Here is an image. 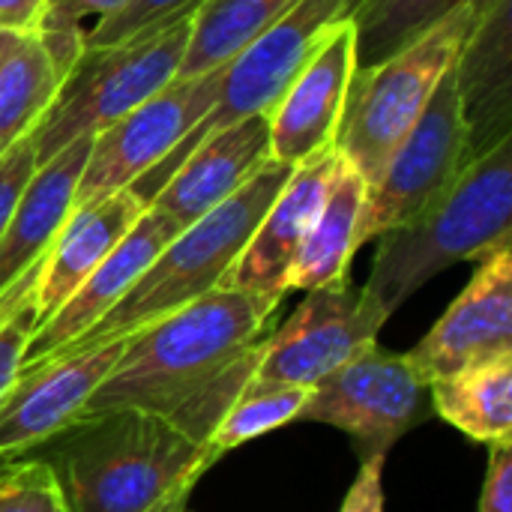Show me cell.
<instances>
[{"instance_id": "obj_1", "label": "cell", "mask_w": 512, "mask_h": 512, "mask_svg": "<svg viewBox=\"0 0 512 512\" xmlns=\"http://www.w3.org/2000/svg\"><path fill=\"white\" fill-rule=\"evenodd\" d=\"M279 303L252 291L216 288L132 333L111 375L87 402L81 423L117 411L168 417L264 339Z\"/></svg>"}, {"instance_id": "obj_2", "label": "cell", "mask_w": 512, "mask_h": 512, "mask_svg": "<svg viewBox=\"0 0 512 512\" xmlns=\"http://www.w3.org/2000/svg\"><path fill=\"white\" fill-rule=\"evenodd\" d=\"M512 246V138L474 156L417 216L384 231L366 294L393 315L417 288L462 261Z\"/></svg>"}, {"instance_id": "obj_3", "label": "cell", "mask_w": 512, "mask_h": 512, "mask_svg": "<svg viewBox=\"0 0 512 512\" xmlns=\"http://www.w3.org/2000/svg\"><path fill=\"white\" fill-rule=\"evenodd\" d=\"M69 432L54 468L69 512H150L189 495L210 468L198 444L150 411H117Z\"/></svg>"}, {"instance_id": "obj_4", "label": "cell", "mask_w": 512, "mask_h": 512, "mask_svg": "<svg viewBox=\"0 0 512 512\" xmlns=\"http://www.w3.org/2000/svg\"><path fill=\"white\" fill-rule=\"evenodd\" d=\"M291 171V165L270 159L231 198L204 213L198 222L186 225L123 294V300L60 354L132 336L153 321L177 312L180 306L222 288L228 270L234 267L237 255L249 243L252 231L258 228L261 216L267 213Z\"/></svg>"}, {"instance_id": "obj_5", "label": "cell", "mask_w": 512, "mask_h": 512, "mask_svg": "<svg viewBox=\"0 0 512 512\" xmlns=\"http://www.w3.org/2000/svg\"><path fill=\"white\" fill-rule=\"evenodd\" d=\"M480 6L483 0L459 3L420 39L351 81L333 150L369 189L378 183L393 150L420 120L441 78L450 72Z\"/></svg>"}, {"instance_id": "obj_6", "label": "cell", "mask_w": 512, "mask_h": 512, "mask_svg": "<svg viewBox=\"0 0 512 512\" xmlns=\"http://www.w3.org/2000/svg\"><path fill=\"white\" fill-rule=\"evenodd\" d=\"M189 30L192 15L135 42L84 48L30 132L36 165L57 156L75 138L102 132L168 87L177 78Z\"/></svg>"}, {"instance_id": "obj_7", "label": "cell", "mask_w": 512, "mask_h": 512, "mask_svg": "<svg viewBox=\"0 0 512 512\" xmlns=\"http://www.w3.org/2000/svg\"><path fill=\"white\" fill-rule=\"evenodd\" d=\"M348 0H300L291 12H285L276 24H270L261 36H255L243 51H237L222 72L219 99L207 111V117L141 180L129 186V192L144 204L165 186V180L177 171V165L213 132L255 117L267 114L288 84L297 78V72L309 63V57L318 51L330 27L342 18Z\"/></svg>"}, {"instance_id": "obj_8", "label": "cell", "mask_w": 512, "mask_h": 512, "mask_svg": "<svg viewBox=\"0 0 512 512\" xmlns=\"http://www.w3.org/2000/svg\"><path fill=\"white\" fill-rule=\"evenodd\" d=\"M390 315L348 279L306 291L294 315L261 339L252 387L312 390L336 369L378 345Z\"/></svg>"}, {"instance_id": "obj_9", "label": "cell", "mask_w": 512, "mask_h": 512, "mask_svg": "<svg viewBox=\"0 0 512 512\" xmlns=\"http://www.w3.org/2000/svg\"><path fill=\"white\" fill-rule=\"evenodd\" d=\"M429 414V384L414 372L408 357L372 345L318 381L297 420L342 429L360 450V459H366L375 453L387 456Z\"/></svg>"}, {"instance_id": "obj_10", "label": "cell", "mask_w": 512, "mask_h": 512, "mask_svg": "<svg viewBox=\"0 0 512 512\" xmlns=\"http://www.w3.org/2000/svg\"><path fill=\"white\" fill-rule=\"evenodd\" d=\"M222 72L225 63L198 78H174L126 117L96 132L75 189V207L129 189L150 168H156L207 117L219 99Z\"/></svg>"}, {"instance_id": "obj_11", "label": "cell", "mask_w": 512, "mask_h": 512, "mask_svg": "<svg viewBox=\"0 0 512 512\" xmlns=\"http://www.w3.org/2000/svg\"><path fill=\"white\" fill-rule=\"evenodd\" d=\"M471 162L468 132L459 111L453 66L432 93L426 111L393 150L384 174L366 192L357 243L381 237L384 231L417 216L435 195H441L453 177Z\"/></svg>"}, {"instance_id": "obj_12", "label": "cell", "mask_w": 512, "mask_h": 512, "mask_svg": "<svg viewBox=\"0 0 512 512\" xmlns=\"http://www.w3.org/2000/svg\"><path fill=\"white\" fill-rule=\"evenodd\" d=\"M126 342L129 336L87 345L18 372L0 402V459L24 456L75 429L87 402L120 360Z\"/></svg>"}, {"instance_id": "obj_13", "label": "cell", "mask_w": 512, "mask_h": 512, "mask_svg": "<svg viewBox=\"0 0 512 512\" xmlns=\"http://www.w3.org/2000/svg\"><path fill=\"white\" fill-rule=\"evenodd\" d=\"M405 357L426 384L512 357V246L480 261L462 294Z\"/></svg>"}, {"instance_id": "obj_14", "label": "cell", "mask_w": 512, "mask_h": 512, "mask_svg": "<svg viewBox=\"0 0 512 512\" xmlns=\"http://www.w3.org/2000/svg\"><path fill=\"white\" fill-rule=\"evenodd\" d=\"M354 72V27L348 18H339L282 99L267 111L273 162L297 168L333 150Z\"/></svg>"}, {"instance_id": "obj_15", "label": "cell", "mask_w": 512, "mask_h": 512, "mask_svg": "<svg viewBox=\"0 0 512 512\" xmlns=\"http://www.w3.org/2000/svg\"><path fill=\"white\" fill-rule=\"evenodd\" d=\"M336 162V150H324L291 171V177L261 216L258 228L252 231L249 243L237 255L234 267L228 270L222 288L252 291L276 300L288 294V273L327 198Z\"/></svg>"}, {"instance_id": "obj_16", "label": "cell", "mask_w": 512, "mask_h": 512, "mask_svg": "<svg viewBox=\"0 0 512 512\" xmlns=\"http://www.w3.org/2000/svg\"><path fill=\"white\" fill-rule=\"evenodd\" d=\"M180 231L183 228H177L168 216L147 207L138 222L123 234V240L105 255V261L75 288V294L51 318L36 324L18 372L48 363L66 345L84 336L102 315H108L123 300V294L141 279V273Z\"/></svg>"}, {"instance_id": "obj_17", "label": "cell", "mask_w": 512, "mask_h": 512, "mask_svg": "<svg viewBox=\"0 0 512 512\" xmlns=\"http://www.w3.org/2000/svg\"><path fill=\"white\" fill-rule=\"evenodd\" d=\"M453 78L471 159L512 138V0H483Z\"/></svg>"}, {"instance_id": "obj_18", "label": "cell", "mask_w": 512, "mask_h": 512, "mask_svg": "<svg viewBox=\"0 0 512 512\" xmlns=\"http://www.w3.org/2000/svg\"><path fill=\"white\" fill-rule=\"evenodd\" d=\"M270 162L267 114L237 120L204 138L150 198V210L168 216L177 228L198 222L204 213L231 198L258 168Z\"/></svg>"}, {"instance_id": "obj_19", "label": "cell", "mask_w": 512, "mask_h": 512, "mask_svg": "<svg viewBox=\"0 0 512 512\" xmlns=\"http://www.w3.org/2000/svg\"><path fill=\"white\" fill-rule=\"evenodd\" d=\"M141 213L144 204L129 189H120L69 213L36 276V324L51 318L75 294V288L105 261V255L123 240V234L138 222Z\"/></svg>"}, {"instance_id": "obj_20", "label": "cell", "mask_w": 512, "mask_h": 512, "mask_svg": "<svg viewBox=\"0 0 512 512\" xmlns=\"http://www.w3.org/2000/svg\"><path fill=\"white\" fill-rule=\"evenodd\" d=\"M93 135L75 138L57 156L42 162L18 198V207L0 237V294L33 270L75 207V189L90 156Z\"/></svg>"}, {"instance_id": "obj_21", "label": "cell", "mask_w": 512, "mask_h": 512, "mask_svg": "<svg viewBox=\"0 0 512 512\" xmlns=\"http://www.w3.org/2000/svg\"><path fill=\"white\" fill-rule=\"evenodd\" d=\"M369 186L345 162H336L327 198L309 228V237L288 273V291H315L348 279L351 258L360 249L357 228Z\"/></svg>"}, {"instance_id": "obj_22", "label": "cell", "mask_w": 512, "mask_h": 512, "mask_svg": "<svg viewBox=\"0 0 512 512\" xmlns=\"http://www.w3.org/2000/svg\"><path fill=\"white\" fill-rule=\"evenodd\" d=\"M432 414L477 444H512V357H498L429 384Z\"/></svg>"}, {"instance_id": "obj_23", "label": "cell", "mask_w": 512, "mask_h": 512, "mask_svg": "<svg viewBox=\"0 0 512 512\" xmlns=\"http://www.w3.org/2000/svg\"><path fill=\"white\" fill-rule=\"evenodd\" d=\"M300 0H207L192 15L189 42L177 69V78H198L237 51H243L255 36L291 12Z\"/></svg>"}, {"instance_id": "obj_24", "label": "cell", "mask_w": 512, "mask_h": 512, "mask_svg": "<svg viewBox=\"0 0 512 512\" xmlns=\"http://www.w3.org/2000/svg\"><path fill=\"white\" fill-rule=\"evenodd\" d=\"M459 3L465 0H348L342 18L354 27V78L420 39Z\"/></svg>"}, {"instance_id": "obj_25", "label": "cell", "mask_w": 512, "mask_h": 512, "mask_svg": "<svg viewBox=\"0 0 512 512\" xmlns=\"http://www.w3.org/2000/svg\"><path fill=\"white\" fill-rule=\"evenodd\" d=\"M60 81L42 39L24 33L0 63V156L36 129Z\"/></svg>"}, {"instance_id": "obj_26", "label": "cell", "mask_w": 512, "mask_h": 512, "mask_svg": "<svg viewBox=\"0 0 512 512\" xmlns=\"http://www.w3.org/2000/svg\"><path fill=\"white\" fill-rule=\"evenodd\" d=\"M309 399L303 387H246L243 396L225 411L207 441V459L216 462L225 453L237 450L246 441H255L267 432L294 423Z\"/></svg>"}, {"instance_id": "obj_27", "label": "cell", "mask_w": 512, "mask_h": 512, "mask_svg": "<svg viewBox=\"0 0 512 512\" xmlns=\"http://www.w3.org/2000/svg\"><path fill=\"white\" fill-rule=\"evenodd\" d=\"M207 0H129L120 12L99 18L90 33H84V48H105L120 42L144 39L177 18L195 15V9Z\"/></svg>"}, {"instance_id": "obj_28", "label": "cell", "mask_w": 512, "mask_h": 512, "mask_svg": "<svg viewBox=\"0 0 512 512\" xmlns=\"http://www.w3.org/2000/svg\"><path fill=\"white\" fill-rule=\"evenodd\" d=\"M0 512H69L54 465L33 459L0 474Z\"/></svg>"}, {"instance_id": "obj_29", "label": "cell", "mask_w": 512, "mask_h": 512, "mask_svg": "<svg viewBox=\"0 0 512 512\" xmlns=\"http://www.w3.org/2000/svg\"><path fill=\"white\" fill-rule=\"evenodd\" d=\"M36 288V285H33ZM33 288L12 306V312L0 321V402L9 393L12 381L18 378L30 333L36 330V312H33Z\"/></svg>"}, {"instance_id": "obj_30", "label": "cell", "mask_w": 512, "mask_h": 512, "mask_svg": "<svg viewBox=\"0 0 512 512\" xmlns=\"http://www.w3.org/2000/svg\"><path fill=\"white\" fill-rule=\"evenodd\" d=\"M36 150L30 135L15 141L3 156H0V237L18 207L21 192L27 189L30 177L36 174Z\"/></svg>"}, {"instance_id": "obj_31", "label": "cell", "mask_w": 512, "mask_h": 512, "mask_svg": "<svg viewBox=\"0 0 512 512\" xmlns=\"http://www.w3.org/2000/svg\"><path fill=\"white\" fill-rule=\"evenodd\" d=\"M384 453L360 459L357 480L351 483L339 512H384Z\"/></svg>"}, {"instance_id": "obj_32", "label": "cell", "mask_w": 512, "mask_h": 512, "mask_svg": "<svg viewBox=\"0 0 512 512\" xmlns=\"http://www.w3.org/2000/svg\"><path fill=\"white\" fill-rule=\"evenodd\" d=\"M477 512H512V444L489 447V468Z\"/></svg>"}, {"instance_id": "obj_33", "label": "cell", "mask_w": 512, "mask_h": 512, "mask_svg": "<svg viewBox=\"0 0 512 512\" xmlns=\"http://www.w3.org/2000/svg\"><path fill=\"white\" fill-rule=\"evenodd\" d=\"M48 0H0V30L36 33L45 18Z\"/></svg>"}, {"instance_id": "obj_34", "label": "cell", "mask_w": 512, "mask_h": 512, "mask_svg": "<svg viewBox=\"0 0 512 512\" xmlns=\"http://www.w3.org/2000/svg\"><path fill=\"white\" fill-rule=\"evenodd\" d=\"M39 267H42V261H39V264H36L33 270H27V273H24V276H21V279H18V282H15V285H12L9 291H3V294H0V321H3V318H6V315L12 312V306H15V303H18V300H21V297H24V294H27V291H30V288L36 285Z\"/></svg>"}, {"instance_id": "obj_35", "label": "cell", "mask_w": 512, "mask_h": 512, "mask_svg": "<svg viewBox=\"0 0 512 512\" xmlns=\"http://www.w3.org/2000/svg\"><path fill=\"white\" fill-rule=\"evenodd\" d=\"M21 36L24 33H6V30H0V63L12 54V48L21 42Z\"/></svg>"}, {"instance_id": "obj_36", "label": "cell", "mask_w": 512, "mask_h": 512, "mask_svg": "<svg viewBox=\"0 0 512 512\" xmlns=\"http://www.w3.org/2000/svg\"><path fill=\"white\" fill-rule=\"evenodd\" d=\"M186 498H189V495H177V498H171V501H165V504L153 507V510H150V512H174V510H180V507H186Z\"/></svg>"}, {"instance_id": "obj_37", "label": "cell", "mask_w": 512, "mask_h": 512, "mask_svg": "<svg viewBox=\"0 0 512 512\" xmlns=\"http://www.w3.org/2000/svg\"><path fill=\"white\" fill-rule=\"evenodd\" d=\"M174 512H186V507H180V510H174Z\"/></svg>"}]
</instances>
